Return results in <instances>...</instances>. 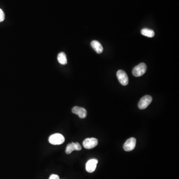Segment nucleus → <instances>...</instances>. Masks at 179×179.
I'll return each mask as SVG.
<instances>
[{"label":"nucleus","instance_id":"nucleus-1","mask_svg":"<svg viewBox=\"0 0 179 179\" xmlns=\"http://www.w3.org/2000/svg\"><path fill=\"white\" fill-rule=\"evenodd\" d=\"M49 142L53 145H60L65 141V138L60 133H55L51 135L49 138Z\"/></svg>","mask_w":179,"mask_h":179},{"label":"nucleus","instance_id":"nucleus-2","mask_svg":"<svg viewBox=\"0 0 179 179\" xmlns=\"http://www.w3.org/2000/svg\"><path fill=\"white\" fill-rule=\"evenodd\" d=\"M147 70V66L144 63H141L135 66L132 70V74L135 77H140L145 74Z\"/></svg>","mask_w":179,"mask_h":179},{"label":"nucleus","instance_id":"nucleus-3","mask_svg":"<svg viewBox=\"0 0 179 179\" xmlns=\"http://www.w3.org/2000/svg\"><path fill=\"white\" fill-rule=\"evenodd\" d=\"M98 144V140L95 138H88L85 139L83 142L84 148L90 149L96 147Z\"/></svg>","mask_w":179,"mask_h":179},{"label":"nucleus","instance_id":"nucleus-4","mask_svg":"<svg viewBox=\"0 0 179 179\" xmlns=\"http://www.w3.org/2000/svg\"><path fill=\"white\" fill-rule=\"evenodd\" d=\"M152 101V98L149 95H146L140 99V101L139 102L138 105V108L141 109H145L151 104Z\"/></svg>","mask_w":179,"mask_h":179},{"label":"nucleus","instance_id":"nucleus-5","mask_svg":"<svg viewBox=\"0 0 179 179\" xmlns=\"http://www.w3.org/2000/svg\"><path fill=\"white\" fill-rule=\"evenodd\" d=\"M119 82L123 86H126L128 83V76L124 70H120L116 73Z\"/></svg>","mask_w":179,"mask_h":179},{"label":"nucleus","instance_id":"nucleus-6","mask_svg":"<svg viewBox=\"0 0 179 179\" xmlns=\"http://www.w3.org/2000/svg\"><path fill=\"white\" fill-rule=\"evenodd\" d=\"M136 139L134 138H130L127 140L124 145V149L125 151L133 150L136 146Z\"/></svg>","mask_w":179,"mask_h":179},{"label":"nucleus","instance_id":"nucleus-7","mask_svg":"<svg viewBox=\"0 0 179 179\" xmlns=\"http://www.w3.org/2000/svg\"><path fill=\"white\" fill-rule=\"evenodd\" d=\"M72 111L73 113L78 115L81 119H85L86 117L87 113L86 109L84 108L79 106H74L72 109Z\"/></svg>","mask_w":179,"mask_h":179},{"label":"nucleus","instance_id":"nucleus-8","mask_svg":"<svg viewBox=\"0 0 179 179\" xmlns=\"http://www.w3.org/2000/svg\"><path fill=\"white\" fill-rule=\"evenodd\" d=\"M98 161L96 159H91L87 162L86 169L88 172L93 173L96 170Z\"/></svg>","mask_w":179,"mask_h":179},{"label":"nucleus","instance_id":"nucleus-9","mask_svg":"<svg viewBox=\"0 0 179 179\" xmlns=\"http://www.w3.org/2000/svg\"><path fill=\"white\" fill-rule=\"evenodd\" d=\"M82 149V147L79 143L72 142L68 144L66 149V153L67 154L71 153L74 150L80 151Z\"/></svg>","mask_w":179,"mask_h":179},{"label":"nucleus","instance_id":"nucleus-10","mask_svg":"<svg viewBox=\"0 0 179 179\" xmlns=\"http://www.w3.org/2000/svg\"><path fill=\"white\" fill-rule=\"evenodd\" d=\"M91 45L92 48L98 54H100L102 52L103 47H102L101 44L98 41H92L91 43Z\"/></svg>","mask_w":179,"mask_h":179},{"label":"nucleus","instance_id":"nucleus-11","mask_svg":"<svg viewBox=\"0 0 179 179\" xmlns=\"http://www.w3.org/2000/svg\"><path fill=\"white\" fill-rule=\"evenodd\" d=\"M141 34L142 35L148 37V38H153L155 35L154 31L153 30H150L148 28H143L141 30Z\"/></svg>","mask_w":179,"mask_h":179},{"label":"nucleus","instance_id":"nucleus-12","mask_svg":"<svg viewBox=\"0 0 179 179\" xmlns=\"http://www.w3.org/2000/svg\"><path fill=\"white\" fill-rule=\"evenodd\" d=\"M58 61L61 64L65 65L67 63L66 54L64 52H60L58 55Z\"/></svg>","mask_w":179,"mask_h":179},{"label":"nucleus","instance_id":"nucleus-13","mask_svg":"<svg viewBox=\"0 0 179 179\" xmlns=\"http://www.w3.org/2000/svg\"><path fill=\"white\" fill-rule=\"evenodd\" d=\"M5 14L4 12L0 9V22H2L5 20Z\"/></svg>","mask_w":179,"mask_h":179},{"label":"nucleus","instance_id":"nucleus-14","mask_svg":"<svg viewBox=\"0 0 179 179\" xmlns=\"http://www.w3.org/2000/svg\"><path fill=\"white\" fill-rule=\"evenodd\" d=\"M49 179H60L59 177L56 174H52L50 176Z\"/></svg>","mask_w":179,"mask_h":179}]
</instances>
